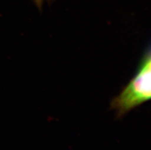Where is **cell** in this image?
Listing matches in <instances>:
<instances>
[{"label": "cell", "mask_w": 151, "mask_h": 150, "mask_svg": "<svg viewBox=\"0 0 151 150\" xmlns=\"http://www.w3.org/2000/svg\"><path fill=\"white\" fill-rule=\"evenodd\" d=\"M149 101H151V43L144 51L135 74L111 100V108L117 116L122 117Z\"/></svg>", "instance_id": "obj_1"}, {"label": "cell", "mask_w": 151, "mask_h": 150, "mask_svg": "<svg viewBox=\"0 0 151 150\" xmlns=\"http://www.w3.org/2000/svg\"><path fill=\"white\" fill-rule=\"evenodd\" d=\"M50 1H52V0H33V2H35V4L36 5V6L39 9H42L45 2H50Z\"/></svg>", "instance_id": "obj_2"}]
</instances>
